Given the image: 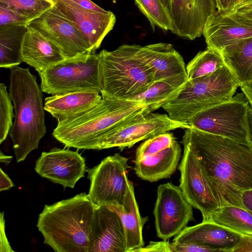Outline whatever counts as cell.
<instances>
[{
    "mask_svg": "<svg viewBox=\"0 0 252 252\" xmlns=\"http://www.w3.org/2000/svg\"><path fill=\"white\" fill-rule=\"evenodd\" d=\"M181 143L193 152L220 207L244 208L242 194L252 189V146L191 127Z\"/></svg>",
    "mask_w": 252,
    "mask_h": 252,
    "instance_id": "cell-1",
    "label": "cell"
},
{
    "mask_svg": "<svg viewBox=\"0 0 252 252\" xmlns=\"http://www.w3.org/2000/svg\"><path fill=\"white\" fill-rule=\"evenodd\" d=\"M96 208L85 192L45 205L37 223L44 243L56 252H93Z\"/></svg>",
    "mask_w": 252,
    "mask_h": 252,
    "instance_id": "cell-2",
    "label": "cell"
},
{
    "mask_svg": "<svg viewBox=\"0 0 252 252\" xmlns=\"http://www.w3.org/2000/svg\"><path fill=\"white\" fill-rule=\"evenodd\" d=\"M150 112L152 111L148 106L136 100L102 96L100 102L89 110L58 123L52 135L68 148L96 150L107 134Z\"/></svg>",
    "mask_w": 252,
    "mask_h": 252,
    "instance_id": "cell-3",
    "label": "cell"
},
{
    "mask_svg": "<svg viewBox=\"0 0 252 252\" xmlns=\"http://www.w3.org/2000/svg\"><path fill=\"white\" fill-rule=\"evenodd\" d=\"M9 92L15 110L14 121L9 131L17 162L24 160L37 149L47 131L43 91L36 77L29 68L19 65L10 68Z\"/></svg>",
    "mask_w": 252,
    "mask_h": 252,
    "instance_id": "cell-4",
    "label": "cell"
},
{
    "mask_svg": "<svg viewBox=\"0 0 252 252\" xmlns=\"http://www.w3.org/2000/svg\"><path fill=\"white\" fill-rule=\"evenodd\" d=\"M98 54L102 96L133 100L154 82L134 45L124 44L112 51L104 49Z\"/></svg>",
    "mask_w": 252,
    "mask_h": 252,
    "instance_id": "cell-5",
    "label": "cell"
},
{
    "mask_svg": "<svg viewBox=\"0 0 252 252\" xmlns=\"http://www.w3.org/2000/svg\"><path fill=\"white\" fill-rule=\"evenodd\" d=\"M239 87L225 65L210 75L188 80L176 96L162 107L172 120L187 123L200 111L230 99Z\"/></svg>",
    "mask_w": 252,
    "mask_h": 252,
    "instance_id": "cell-6",
    "label": "cell"
},
{
    "mask_svg": "<svg viewBox=\"0 0 252 252\" xmlns=\"http://www.w3.org/2000/svg\"><path fill=\"white\" fill-rule=\"evenodd\" d=\"M249 103L243 93L205 109L187 123L191 128L252 146L250 137Z\"/></svg>",
    "mask_w": 252,
    "mask_h": 252,
    "instance_id": "cell-7",
    "label": "cell"
},
{
    "mask_svg": "<svg viewBox=\"0 0 252 252\" xmlns=\"http://www.w3.org/2000/svg\"><path fill=\"white\" fill-rule=\"evenodd\" d=\"M38 74L40 88L48 94L83 91L101 93L98 54L66 59Z\"/></svg>",
    "mask_w": 252,
    "mask_h": 252,
    "instance_id": "cell-8",
    "label": "cell"
},
{
    "mask_svg": "<svg viewBox=\"0 0 252 252\" xmlns=\"http://www.w3.org/2000/svg\"><path fill=\"white\" fill-rule=\"evenodd\" d=\"M181 153L180 144L169 131L145 140L136 151L135 174L150 182L169 178L176 170Z\"/></svg>",
    "mask_w": 252,
    "mask_h": 252,
    "instance_id": "cell-9",
    "label": "cell"
},
{
    "mask_svg": "<svg viewBox=\"0 0 252 252\" xmlns=\"http://www.w3.org/2000/svg\"><path fill=\"white\" fill-rule=\"evenodd\" d=\"M128 161L116 153L86 170L90 181L88 195L96 207L123 205L130 182L126 175Z\"/></svg>",
    "mask_w": 252,
    "mask_h": 252,
    "instance_id": "cell-10",
    "label": "cell"
},
{
    "mask_svg": "<svg viewBox=\"0 0 252 252\" xmlns=\"http://www.w3.org/2000/svg\"><path fill=\"white\" fill-rule=\"evenodd\" d=\"M27 26L52 42L67 59L93 54L87 37L55 5Z\"/></svg>",
    "mask_w": 252,
    "mask_h": 252,
    "instance_id": "cell-11",
    "label": "cell"
},
{
    "mask_svg": "<svg viewBox=\"0 0 252 252\" xmlns=\"http://www.w3.org/2000/svg\"><path fill=\"white\" fill-rule=\"evenodd\" d=\"M192 206L180 187L169 182L158 186L154 215L158 237L167 240L194 220Z\"/></svg>",
    "mask_w": 252,
    "mask_h": 252,
    "instance_id": "cell-12",
    "label": "cell"
},
{
    "mask_svg": "<svg viewBox=\"0 0 252 252\" xmlns=\"http://www.w3.org/2000/svg\"><path fill=\"white\" fill-rule=\"evenodd\" d=\"M190 127L188 123L174 121L167 114L150 112L107 134L99 142L96 150L118 147L122 150L159 134Z\"/></svg>",
    "mask_w": 252,
    "mask_h": 252,
    "instance_id": "cell-13",
    "label": "cell"
},
{
    "mask_svg": "<svg viewBox=\"0 0 252 252\" xmlns=\"http://www.w3.org/2000/svg\"><path fill=\"white\" fill-rule=\"evenodd\" d=\"M184 147L178 166L179 186L188 201L201 212L204 221L220 205L193 152L187 145Z\"/></svg>",
    "mask_w": 252,
    "mask_h": 252,
    "instance_id": "cell-14",
    "label": "cell"
},
{
    "mask_svg": "<svg viewBox=\"0 0 252 252\" xmlns=\"http://www.w3.org/2000/svg\"><path fill=\"white\" fill-rule=\"evenodd\" d=\"M138 57L151 71L154 81H163L182 88L188 81L181 54L170 44L158 43L142 46L134 45Z\"/></svg>",
    "mask_w": 252,
    "mask_h": 252,
    "instance_id": "cell-15",
    "label": "cell"
},
{
    "mask_svg": "<svg viewBox=\"0 0 252 252\" xmlns=\"http://www.w3.org/2000/svg\"><path fill=\"white\" fill-rule=\"evenodd\" d=\"M34 169L42 177L64 189L73 188L86 171L85 159L77 151L57 148L42 152Z\"/></svg>",
    "mask_w": 252,
    "mask_h": 252,
    "instance_id": "cell-16",
    "label": "cell"
},
{
    "mask_svg": "<svg viewBox=\"0 0 252 252\" xmlns=\"http://www.w3.org/2000/svg\"><path fill=\"white\" fill-rule=\"evenodd\" d=\"M168 8L172 32L191 40L203 34L207 20L217 10L216 0H170Z\"/></svg>",
    "mask_w": 252,
    "mask_h": 252,
    "instance_id": "cell-17",
    "label": "cell"
},
{
    "mask_svg": "<svg viewBox=\"0 0 252 252\" xmlns=\"http://www.w3.org/2000/svg\"><path fill=\"white\" fill-rule=\"evenodd\" d=\"M207 48L220 52L226 46L252 36V20L235 10L218 11L207 20L203 30Z\"/></svg>",
    "mask_w": 252,
    "mask_h": 252,
    "instance_id": "cell-18",
    "label": "cell"
},
{
    "mask_svg": "<svg viewBox=\"0 0 252 252\" xmlns=\"http://www.w3.org/2000/svg\"><path fill=\"white\" fill-rule=\"evenodd\" d=\"M53 1L55 6L83 32L89 40L92 53H95L113 28L116 22L114 13L110 11L102 13L83 9L64 0Z\"/></svg>",
    "mask_w": 252,
    "mask_h": 252,
    "instance_id": "cell-19",
    "label": "cell"
},
{
    "mask_svg": "<svg viewBox=\"0 0 252 252\" xmlns=\"http://www.w3.org/2000/svg\"><path fill=\"white\" fill-rule=\"evenodd\" d=\"M93 252H126L125 234L120 217L106 206L96 208Z\"/></svg>",
    "mask_w": 252,
    "mask_h": 252,
    "instance_id": "cell-20",
    "label": "cell"
},
{
    "mask_svg": "<svg viewBox=\"0 0 252 252\" xmlns=\"http://www.w3.org/2000/svg\"><path fill=\"white\" fill-rule=\"evenodd\" d=\"M240 234L209 221L187 226L173 240L175 243L191 242L212 247L217 252H227L238 242Z\"/></svg>",
    "mask_w": 252,
    "mask_h": 252,
    "instance_id": "cell-21",
    "label": "cell"
},
{
    "mask_svg": "<svg viewBox=\"0 0 252 252\" xmlns=\"http://www.w3.org/2000/svg\"><path fill=\"white\" fill-rule=\"evenodd\" d=\"M27 28L22 44L23 62L40 73L67 59L52 42L37 31Z\"/></svg>",
    "mask_w": 252,
    "mask_h": 252,
    "instance_id": "cell-22",
    "label": "cell"
},
{
    "mask_svg": "<svg viewBox=\"0 0 252 252\" xmlns=\"http://www.w3.org/2000/svg\"><path fill=\"white\" fill-rule=\"evenodd\" d=\"M100 93L83 91L52 95L44 99L45 110L61 123L72 119L98 104Z\"/></svg>",
    "mask_w": 252,
    "mask_h": 252,
    "instance_id": "cell-23",
    "label": "cell"
},
{
    "mask_svg": "<svg viewBox=\"0 0 252 252\" xmlns=\"http://www.w3.org/2000/svg\"><path fill=\"white\" fill-rule=\"evenodd\" d=\"M120 216L124 229L126 252H135L144 247L142 229L147 217H141L135 197L134 186L130 181L123 205L106 206Z\"/></svg>",
    "mask_w": 252,
    "mask_h": 252,
    "instance_id": "cell-24",
    "label": "cell"
},
{
    "mask_svg": "<svg viewBox=\"0 0 252 252\" xmlns=\"http://www.w3.org/2000/svg\"><path fill=\"white\" fill-rule=\"evenodd\" d=\"M220 53L239 86L252 82V36L226 46Z\"/></svg>",
    "mask_w": 252,
    "mask_h": 252,
    "instance_id": "cell-25",
    "label": "cell"
},
{
    "mask_svg": "<svg viewBox=\"0 0 252 252\" xmlns=\"http://www.w3.org/2000/svg\"><path fill=\"white\" fill-rule=\"evenodd\" d=\"M25 25H14L0 27V66L9 68L23 62L21 48L27 30Z\"/></svg>",
    "mask_w": 252,
    "mask_h": 252,
    "instance_id": "cell-26",
    "label": "cell"
},
{
    "mask_svg": "<svg viewBox=\"0 0 252 252\" xmlns=\"http://www.w3.org/2000/svg\"><path fill=\"white\" fill-rule=\"evenodd\" d=\"M204 221L215 222L240 234L252 235V215L243 208L220 207Z\"/></svg>",
    "mask_w": 252,
    "mask_h": 252,
    "instance_id": "cell-27",
    "label": "cell"
},
{
    "mask_svg": "<svg viewBox=\"0 0 252 252\" xmlns=\"http://www.w3.org/2000/svg\"><path fill=\"white\" fill-rule=\"evenodd\" d=\"M220 52L207 48L198 52L188 63L186 71L188 80L210 75L225 65Z\"/></svg>",
    "mask_w": 252,
    "mask_h": 252,
    "instance_id": "cell-28",
    "label": "cell"
},
{
    "mask_svg": "<svg viewBox=\"0 0 252 252\" xmlns=\"http://www.w3.org/2000/svg\"><path fill=\"white\" fill-rule=\"evenodd\" d=\"M134 1L149 21L153 31L157 26L164 31H173V23L167 0H134Z\"/></svg>",
    "mask_w": 252,
    "mask_h": 252,
    "instance_id": "cell-29",
    "label": "cell"
},
{
    "mask_svg": "<svg viewBox=\"0 0 252 252\" xmlns=\"http://www.w3.org/2000/svg\"><path fill=\"white\" fill-rule=\"evenodd\" d=\"M182 88L163 81H156L133 99L145 104L153 112L173 99Z\"/></svg>",
    "mask_w": 252,
    "mask_h": 252,
    "instance_id": "cell-30",
    "label": "cell"
},
{
    "mask_svg": "<svg viewBox=\"0 0 252 252\" xmlns=\"http://www.w3.org/2000/svg\"><path fill=\"white\" fill-rule=\"evenodd\" d=\"M0 4L18 11L30 21L38 18L54 6L43 0H0Z\"/></svg>",
    "mask_w": 252,
    "mask_h": 252,
    "instance_id": "cell-31",
    "label": "cell"
},
{
    "mask_svg": "<svg viewBox=\"0 0 252 252\" xmlns=\"http://www.w3.org/2000/svg\"><path fill=\"white\" fill-rule=\"evenodd\" d=\"M4 83L0 84V143L4 141L13 126L14 105Z\"/></svg>",
    "mask_w": 252,
    "mask_h": 252,
    "instance_id": "cell-32",
    "label": "cell"
},
{
    "mask_svg": "<svg viewBox=\"0 0 252 252\" xmlns=\"http://www.w3.org/2000/svg\"><path fill=\"white\" fill-rule=\"evenodd\" d=\"M30 22L27 17L18 11L0 4V27L14 25L27 26Z\"/></svg>",
    "mask_w": 252,
    "mask_h": 252,
    "instance_id": "cell-33",
    "label": "cell"
},
{
    "mask_svg": "<svg viewBox=\"0 0 252 252\" xmlns=\"http://www.w3.org/2000/svg\"><path fill=\"white\" fill-rule=\"evenodd\" d=\"M172 252H213L215 249L206 245L195 243H171Z\"/></svg>",
    "mask_w": 252,
    "mask_h": 252,
    "instance_id": "cell-34",
    "label": "cell"
},
{
    "mask_svg": "<svg viewBox=\"0 0 252 252\" xmlns=\"http://www.w3.org/2000/svg\"><path fill=\"white\" fill-rule=\"evenodd\" d=\"M227 252H252V235L241 234L237 243Z\"/></svg>",
    "mask_w": 252,
    "mask_h": 252,
    "instance_id": "cell-35",
    "label": "cell"
},
{
    "mask_svg": "<svg viewBox=\"0 0 252 252\" xmlns=\"http://www.w3.org/2000/svg\"><path fill=\"white\" fill-rule=\"evenodd\" d=\"M136 252H172L171 243L167 240L159 242L151 241L146 247L141 248Z\"/></svg>",
    "mask_w": 252,
    "mask_h": 252,
    "instance_id": "cell-36",
    "label": "cell"
},
{
    "mask_svg": "<svg viewBox=\"0 0 252 252\" xmlns=\"http://www.w3.org/2000/svg\"><path fill=\"white\" fill-rule=\"evenodd\" d=\"M242 0H216L217 11L228 13L236 9Z\"/></svg>",
    "mask_w": 252,
    "mask_h": 252,
    "instance_id": "cell-37",
    "label": "cell"
},
{
    "mask_svg": "<svg viewBox=\"0 0 252 252\" xmlns=\"http://www.w3.org/2000/svg\"><path fill=\"white\" fill-rule=\"evenodd\" d=\"M71 2L77 6L85 9L97 11L102 13H107L106 11L97 5L91 0H64Z\"/></svg>",
    "mask_w": 252,
    "mask_h": 252,
    "instance_id": "cell-38",
    "label": "cell"
},
{
    "mask_svg": "<svg viewBox=\"0 0 252 252\" xmlns=\"http://www.w3.org/2000/svg\"><path fill=\"white\" fill-rule=\"evenodd\" d=\"M3 212L0 214V252H14L9 245L5 233V221Z\"/></svg>",
    "mask_w": 252,
    "mask_h": 252,
    "instance_id": "cell-39",
    "label": "cell"
},
{
    "mask_svg": "<svg viewBox=\"0 0 252 252\" xmlns=\"http://www.w3.org/2000/svg\"><path fill=\"white\" fill-rule=\"evenodd\" d=\"M0 190H7L10 189L14 185L7 175L0 169Z\"/></svg>",
    "mask_w": 252,
    "mask_h": 252,
    "instance_id": "cell-40",
    "label": "cell"
},
{
    "mask_svg": "<svg viewBox=\"0 0 252 252\" xmlns=\"http://www.w3.org/2000/svg\"><path fill=\"white\" fill-rule=\"evenodd\" d=\"M242 202L244 209L252 215V189L247 190L243 192Z\"/></svg>",
    "mask_w": 252,
    "mask_h": 252,
    "instance_id": "cell-41",
    "label": "cell"
},
{
    "mask_svg": "<svg viewBox=\"0 0 252 252\" xmlns=\"http://www.w3.org/2000/svg\"><path fill=\"white\" fill-rule=\"evenodd\" d=\"M240 87L252 108V82L245 83Z\"/></svg>",
    "mask_w": 252,
    "mask_h": 252,
    "instance_id": "cell-42",
    "label": "cell"
},
{
    "mask_svg": "<svg viewBox=\"0 0 252 252\" xmlns=\"http://www.w3.org/2000/svg\"><path fill=\"white\" fill-rule=\"evenodd\" d=\"M236 10L246 17L252 20V7H243Z\"/></svg>",
    "mask_w": 252,
    "mask_h": 252,
    "instance_id": "cell-43",
    "label": "cell"
},
{
    "mask_svg": "<svg viewBox=\"0 0 252 252\" xmlns=\"http://www.w3.org/2000/svg\"><path fill=\"white\" fill-rule=\"evenodd\" d=\"M249 122L250 127V140L252 144V108L251 107V106L249 111Z\"/></svg>",
    "mask_w": 252,
    "mask_h": 252,
    "instance_id": "cell-44",
    "label": "cell"
},
{
    "mask_svg": "<svg viewBox=\"0 0 252 252\" xmlns=\"http://www.w3.org/2000/svg\"><path fill=\"white\" fill-rule=\"evenodd\" d=\"M12 158V157L6 156L0 152V159L1 162L4 163L7 165L11 161Z\"/></svg>",
    "mask_w": 252,
    "mask_h": 252,
    "instance_id": "cell-45",
    "label": "cell"
},
{
    "mask_svg": "<svg viewBox=\"0 0 252 252\" xmlns=\"http://www.w3.org/2000/svg\"><path fill=\"white\" fill-rule=\"evenodd\" d=\"M243 7H252V0H250V1L240 5L236 10H238L240 8Z\"/></svg>",
    "mask_w": 252,
    "mask_h": 252,
    "instance_id": "cell-46",
    "label": "cell"
},
{
    "mask_svg": "<svg viewBox=\"0 0 252 252\" xmlns=\"http://www.w3.org/2000/svg\"><path fill=\"white\" fill-rule=\"evenodd\" d=\"M45 0L49 3H50V4H51L53 6H54L55 5V3L53 1V0Z\"/></svg>",
    "mask_w": 252,
    "mask_h": 252,
    "instance_id": "cell-47",
    "label": "cell"
},
{
    "mask_svg": "<svg viewBox=\"0 0 252 252\" xmlns=\"http://www.w3.org/2000/svg\"><path fill=\"white\" fill-rule=\"evenodd\" d=\"M250 0H241V3L239 5V6L237 7V8H238V7L240 5H241V4H244V3H246V2H248V1H250ZM237 8H236V9H237Z\"/></svg>",
    "mask_w": 252,
    "mask_h": 252,
    "instance_id": "cell-48",
    "label": "cell"
},
{
    "mask_svg": "<svg viewBox=\"0 0 252 252\" xmlns=\"http://www.w3.org/2000/svg\"><path fill=\"white\" fill-rule=\"evenodd\" d=\"M169 0H167V2H168V4H169Z\"/></svg>",
    "mask_w": 252,
    "mask_h": 252,
    "instance_id": "cell-49",
    "label": "cell"
}]
</instances>
